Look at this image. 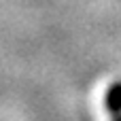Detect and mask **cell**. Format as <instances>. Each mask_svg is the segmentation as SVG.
Instances as JSON below:
<instances>
[{
    "label": "cell",
    "mask_w": 121,
    "mask_h": 121,
    "mask_svg": "<svg viewBox=\"0 0 121 121\" xmlns=\"http://www.w3.org/2000/svg\"><path fill=\"white\" fill-rule=\"evenodd\" d=\"M104 106L108 111L111 117H119L121 115V81H115L104 96Z\"/></svg>",
    "instance_id": "cell-1"
},
{
    "label": "cell",
    "mask_w": 121,
    "mask_h": 121,
    "mask_svg": "<svg viewBox=\"0 0 121 121\" xmlns=\"http://www.w3.org/2000/svg\"><path fill=\"white\" fill-rule=\"evenodd\" d=\"M113 121H121V115H119V117H113Z\"/></svg>",
    "instance_id": "cell-2"
}]
</instances>
